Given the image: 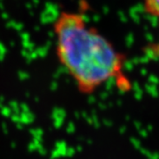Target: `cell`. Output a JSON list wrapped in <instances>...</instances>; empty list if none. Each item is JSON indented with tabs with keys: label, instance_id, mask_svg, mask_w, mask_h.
<instances>
[{
	"label": "cell",
	"instance_id": "obj_1",
	"mask_svg": "<svg viewBox=\"0 0 159 159\" xmlns=\"http://www.w3.org/2000/svg\"><path fill=\"white\" fill-rule=\"evenodd\" d=\"M56 55L83 95H91L115 80L129 88L125 57L104 35L89 26L83 14L61 11L53 23Z\"/></svg>",
	"mask_w": 159,
	"mask_h": 159
},
{
	"label": "cell",
	"instance_id": "obj_2",
	"mask_svg": "<svg viewBox=\"0 0 159 159\" xmlns=\"http://www.w3.org/2000/svg\"><path fill=\"white\" fill-rule=\"evenodd\" d=\"M143 6L147 14L159 20V0H144Z\"/></svg>",
	"mask_w": 159,
	"mask_h": 159
}]
</instances>
